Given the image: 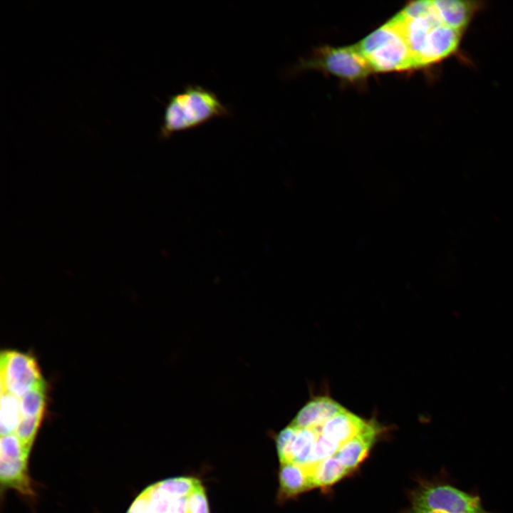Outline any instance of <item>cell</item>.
I'll return each instance as SVG.
<instances>
[{
	"mask_svg": "<svg viewBox=\"0 0 513 513\" xmlns=\"http://www.w3.org/2000/svg\"><path fill=\"white\" fill-rule=\"evenodd\" d=\"M344 409L328 397H318L310 400L299 410L291 425L299 429L321 427Z\"/></svg>",
	"mask_w": 513,
	"mask_h": 513,
	"instance_id": "obj_8",
	"label": "cell"
},
{
	"mask_svg": "<svg viewBox=\"0 0 513 513\" xmlns=\"http://www.w3.org/2000/svg\"><path fill=\"white\" fill-rule=\"evenodd\" d=\"M1 395V436L14 434L21 419L19 398L9 393Z\"/></svg>",
	"mask_w": 513,
	"mask_h": 513,
	"instance_id": "obj_15",
	"label": "cell"
},
{
	"mask_svg": "<svg viewBox=\"0 0 513 513\" xmlns=\"http://www.w3.org/2000/svg\"><path fill=\"white\" fill-rule=\"evenodd\" d=\"M41 417L21 418L18 428L14 433L24 446L31 450L36 435L41 422Z\"/></svg>",
	"mask_w": 513,
	"mask_h": 513,
	"instance_id": "obj_18",
	"label": "cell"
},
{
	"mask_svg": "<svg viewBox=\"0 0 513 513\" xmlns=\"http://www.w3.org/2000/svg\"><path fill=\"white\" fill-rule=\"evenodd\" d=\"M339 447L340 446L338 445L324 437L320 432L314 446L309 465L335 455Z\"/></svg>",
	"mask_w": 513,
	"mask_h": 513,
	"instance_id": "obj_19",
	"label": "cell"
},
{
	"mask_svg": "<svg viewBox=\"0 0 513 513\" xmlns=\"http://www.w3.org/2000/svg\"><path fill=\"white\" fill-rule=\"evenodd\" d=\"M229 109L211 90L200 85L188 84L169 97L160 128V139L175 133L202 125L218 117L229 115Z\"/></svg>",
	"mask_w": 513,
	"mask_h": 513,
	"instance_id": "obj_2",
	"label": "cell"
},
{
	"mask_svg": "<svg viewBox=\"0 0 513 513\" xmlns=\"http://www.w3.org/2000/svg\"><path fill=\"white\" fill-rule=\"evenodd\" d=\"M146 501L147 513H190L187 497H176L160 490L153 484L141 492Z\"/></svg>",
	"mask_w": 513,
	"mask_h": 513,
	"instance_id": "obj_12",
	"label": "cell"
},
{
	"mask_svg": "<svg viewBox=\"0 0 513 513\" xmlns=\"http://www.w3.org/2000/svg\"><path fill=\"white\" fill-rule=\"evenodd\" d=\"M1 393L17 398L43 381L36 359L16 351H5L0 357Z\"/></svg>",
	"mask_w": 513,
	"mask_h": 513,
	"instance_id": "obj_5",
	"label": "cell"
},
{
	"mask_svg": "<svg viewBox=\"0 0 513 513\" xmlns=\"http://www.w3.org/2000/svg\"><path fill=\"white\" fill-rule=\"evenodd\" d=\"M187 504L190 513H209L207 496L202 485L188 496Z\"/></svg>",
	"mask_w": 513,
	"mask_h": 513,
	"instance_id": "obj_21",
	"label": "cell"
},
{
	"mask_svg": "<svg viewBox=\"0 0 513 513\" xmlns=\"http://www.w3.org/2000/svg\"><path fill=\"white\" fill-rule=\"evenodd\" d=\"M308 66L352 82L364 79L373 71L356 46L323 47L316 52Z\"/></svg>",
	"mask_w": 513,
	"mask_h": 513,
	"instance_id": "obj_6",
	"label": "cell"
},
{
	"mask_svg": "<svg viewBox=\"0 0 513 513\" xmlns=\"http://www.w3.org/2000/svg\"><path fill=\"white\" fill-rule=\"evenodd\" d=\"M378 435V427L367 423L356 436L340 446L336 455L343 466L351 472L365 460Z\"/></svg>",
	"mask_w": 513,
	"mask_h": 513,
	"instance_id": "obj_7",
	"label": "cell"
},
{
	"mask_svg": "<svg viewBox=\"0 0 513 513\" xmlns=\"http://www.w3.org/2000/svg\"><path fill=\"white\" fill-rule=\"evenodd\" d=\"M156 484L163 492L176 497H187L202 485L197 479L187 477L170 478Z\"/></svg>",
	"mask_w": 513,
	"mask_h": 513,
	"instance_id": "obj_17",
	"label": "cell"
},
{
	"mask_svg": "<svg viewBox=\"0 0 513 513\" xmlns=\"http://www.w3.org/2000/svg\"><path fill=\"white\" fill-rule=\"evenodd\" d=\"M437 12L447 26L463 32L480 8L478 1L458 0L433 1Z\"/></svg>",
	"mask_w": 513,
	"mask_h": 513,
	"instance_id": "obj_10",
	"label": "cell"
},
{
	"mask_svg": "<svg viewBox=\"0 0 513 513\" xmlns=\"http://www.w3.org/2000/svg\"><path fill=\"white\" fill-rule=\"evenodd\" d=\"M356 47L372 71L388 72L415 68L405 36L394 18L363 39Z\"/></svg>",
	"mask_w": 513,
	"mask_h": 513,
	"instance_id": "obj_3",
	"label": "cell"
},
{
	"mask_svg": "<svg viewBox=\"0 0 513 513\" xmlns=\"http://www.w3.org/2000/svg\"><path fill=\"white\" fill-rule=\"evenodd\" d=\"M414 507L437 513H494L478 494L458 488L446 479L423 480L411 494Z\"/></svg>",
	"mask_w": 513,
	"mask_h": 513,
	"instance_id": "obj_4",
	"label": "cell"
},
{
	"mask_svg": "<svg viewBox=\"0 0 513 513\" xmlns=\"http://www.w3.org/2000/svg\"><path fill=\"white\" fill-rule=\"evenodd\" d=\"M394 19L405 36L415 68L442 61L460 46L463 32L442 22L433 1L411 2Z\"/></svg>",
	"mask_w": 513,
	"mask_h": 513,
	"instance_id": "obj_1",
	"label": "cell"
},
{
	"mask_svg": "<svg viewBox=\"0 0 513 513\" xmlns=\"http://www.w3.org/2000/svg\"><path fill=\"white\" fill-rule=\"evenodd\" d=\"M314 488L309 470L294 463H281L279 497L282 500L295 497Z\"/></svg>",
	"mask_w": 513,
	"mask_h": 513,
	"instance_id": "obj_11",
	"label": "cell"
},
{
	"mask_svg": "<svg viewBox=\"0 0 513 513\" xmlns=\"http://www.w3.org/2000/svg\"><path fill=\"white\" fill-rule=\"evenodd\" d=\"M321 427L301 428L297 430L291 442L286 459L284 462L294 463L308 466L311 463L312 454Z\"/></svg>",
	"mask_w": 513,
	"mask_h": 513,
	"instance_id": "obj_13",
	"label": "cell"
},
{
	"mask_svg": "<svg viewBox=\"0 0 513 513\" xmlns=\"http://www.w3.org/2000/svg\"><path fill=\"white\" fill-rule=\"evenodd\" d=\"M405 513H437L435 512H431L429 510H425L423 509H420L414 506H412L411 508L407 510Z\"/></svg>",
	"mask_w": 513,
	"mask_h": 513,
	"instance_id": "obj_22",
	"label": "cell"
},
{
	"mask_svg": "<svg viewBox=\"0 0 513 513\" xmlns=\"http://www.w3.org/2000/svg\"><path fill=\"white\" fill-rule=\"evenodd\" d=\"M298 428L291 424L283 429L276 437V450L280 462L286 459L293 439Z\"/></svg>",
	"mask_w": 513,
	"mask_h": 513,
	"instance_id": "obj_20",
	"label": "cell"
},
{
	"mask_svg": "<svg viewBox=\"0 0 513 513\" xmlns=\"http://www.w3.org/2000/svg\"><path fill=\"white\" fill-rule=\"evenodd\" d=\"M21 418H43L46 407V383L42 381L19 398Z\"/></svg>",
	"mask_w": 513,
	"mask_h": 513,
	"instance_id": "obj_16",
	"label": "cell"
},
{
	"mask_svg": "<svg viewBox=\"0 0 513 513\" xmlns=\"http://www.w3.org/2000/svg\"><path fill=\"white\" fill-rule=\"evenodd\" d=\"M367 423L359 416L344 409L321 427V433L341 446L359 434Z\"/></svg>",
	"mask_w": 513,
	"mask_h": 513,
	"instance_id": "obj_9",
	"label": "cell"
},
{
	"mask_svg": "<svg viewBox=\"0 0 513 513\" xmlns=\"http://www.w3.org/2000/svg\"><path fill=\"white\" fill-rule=\"evenodd\" d=\"M304 467L310 472L314 487H329L350 473L336 455Z\"/></svg>",
	"mask_w": 513,
	"mask_h": 513,
	"instance_id": "obj_14",
	"label": "cell"
}]
</instances>
